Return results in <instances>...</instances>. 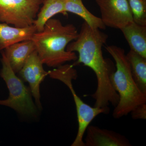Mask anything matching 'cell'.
Listing matches in <instances>:
<instances>
[{"label": "cell", "instance_id": "6da1fadb", "mask_svg": "<svg viewBox=\"0 0 146 146\" xmlns=\"http://www.w3.org/2000/svg\"><path fill=\"white\" fill-rule=\"evenodd\" d=\"M108 38L107 35L99 29H91L84 22L77 38L68 45L66 50L78 53L73 66L83 64L96 74L97 89L91 96L95 100L94 107L110 110L108 106L111 104L115 107L119 102V96L110 81L115 65L110 59L104 58L103 54L102 47Z\"/></svg>", "mask_w": 146, "mask_h": 146}, {"label": "cell", "instance_id": "7a4b0ae2", "mask_svg": "<svg viewBox=\"0 0 146 146\" xmlns=\"http://www.w3.org/2000/svg\"><path fill=\"white\" fill-rule=\"evenodd\" d=\"M78 32L73 24L64 25L58 19H50L42 31L35 33L32 38L36 51L43 64L57 68L77 59L75 52L66 50L68 45L76 40Z\"/></svg>", "mask_w": 146, "mask_h": 146}, {"label": "cell", "instance_id": "3957f363", "mask_svg": "<svg viewBox=\"0 0 146 146\" xmlns=\"http://www.w3.org/2000/svg\"><path fill=\"white\" fill-rule=\"evenodd\" d=\"M105 48L115 61L116 69L110 81L119 95V101L112 115L115 119H119L130 113L138 106L146 104V94L140 90L133 79L124 50L114 45Z\"/></svg>", "mask_w": 146, "mask_h": 146}, {"label": "cell", "instance_id": "277c9868", "mask_svg": "<svg viewBox=\"0 0 146 146\" xmlns=\"http://www.w3.org/2000/svg\"><path fill=\"white\" fill-rule=\"evenodd\" d=\"M74 67L72 64H63L49 71L48 75L51 78L62 82L71 91L75 104L78 124L76 136L71 146H85L83 139L87 127L98 115L108 114L110 111L104 108L91 107L78 96L72 83L78 77L77 72Z\"/></svg>", "mask_w": 146, "mask_h": 146}, {"label": "cell", "instance_id": "5b68a950", "mask_svg": "<svg viewBox=\"0 0 146 146\" xmlns=\"http://www.w3.org/2000/svg\"><path fill=\"white\" fill-rule=\"evenodd\" d=\"M1 52L2 68L0 76L5 81L9 94L7 99L0 100V105L11 108L21 115L34 117L37 114V107L33 101L30 89L16 75L3 52Z\"/></svg>", "mask_w": 146, "mask_h": 146}, {"label": "cell", "instance_id": "8992f818", "mask_svg": "<svg viewBox=\"0 0 146 146\" xmlns=\"http://www.w3.org/2000/svg\"><path fill=\"white\" fill-rule=\"evenodd\" d=\"M44 0H0V22L24 28L33 25Z\"/></svg>", "mask_w": 146, "mask_h": 146}, {"label": "cell", "instance_id": "52a82bcc", "mask_svg": "<svg viewBox=\"0 0 146 146\" xmlns=\"http://www.w3.org/2000/svg\"><path fill=\"white\" fill-rule=\"evenodd\" d=\"M106 27L121 29L133 21L127 0H96Z\"/></svg>", "mask_w": 146, "mask_h": 146}, {"label": "cell", "instance_id": "ba28073f", "mask_svg": "<svg viewBox=\"0 0 146 146\" xmlns=\"http://www.w3.org/2000/svg\"><path fill=\"white\" fill-rule=\"evenodd\" d=\"M43 64L35 50L30 55L18 73L21 79L29 84L32 95L34 97L35 104L39 109L42 107L40 101V84L48 76V72L44 70Z\"/></svg>", "mask_w": 146, "mask_h": 146}, {"label": "cell", "instance_id": "9c48e42d", "mask_svg": "<svg viewBox=\"0 0 146 146\" xmlns=\"http://www.w3.org/2000/svg\"><path fill=\"white\" fill-rule=\"evenodd\" d=\"M85 146H131L125 136L113 131L94 125L87 127Z\"/></svg>", "mask_w": 146, "mask_h": 146}, {"label": "cell", "instance_id": "30bf717a", "mask_svg": "<svg viewBox=\"0 0 146 146\" xmlns=\"http://www.w3.org/2000/svg\"><path fill=\"white\" fill-rule=\"evenodd\" d=\"M36 50L32 39L15 43L5 48L4 53L16 74L21 70L28 58Z\"/></svg>", "mask_w": 146, "mask_h": 146}, {"label": "cell", "instance_id": "8fae6325", "mask_svg": "<svg viewBox=\"0 0 146 146\" xmlns=\"http://www.w3.org/2000/svg\"><path fill=\"white\" fill-rule=\"evenodd\" d=\"M36 32L33 25L24 28L11 27L0 23V51L18 42L31 40Z\"/></svg>", "mask_w": 146, "mask_h": 146}, {"label": "cell", "instance_id": "7c38bea8", "mask_svg": "<svg viewBox=\"0 0 146 146\" xmlns=\"http://www.w3.org/2000/svg\"><path fill=\"white\" fill-rule=\"evenodd\" d=\"M120 30L131 50L146 58V26L132 21Z\"/></svg>", "mask_w": 146, "mask_h": 146}, {"label": "cell", "instance_id": "4fadbf2b", "mask_svg": "<svg viewBox=\"0 0 146 146\" xmlns=\"http://www.w3.org/2000/svg\"><path fill=\"white\" fill-rule=\"evenodd\" d=\"M66 0H44L42 8L39 9L33 25L36 32L42 31L45 24L50 19L59 13L66 15L65 9Z\"/></svg>", "mask_w": 146, "mask_h": 146}, {"label": "cell", "instance_id": "5bb4252c", "mask_svg": "<svg viewBox=\"0 0 146 146\" xmlns=\"http://www.w3.org/2000/svg\"><path fill=\"white\" fill-rule=\"evenodd\" d=\"M65 9L67 13H73L81 17L91 29L103 30L106 28L101 18L90 12L82 0H66Z\"/></svg>", "mask_w": 146, "mask_h": 146}, {"label": "cell", "instance_id": "9a60e30c", "mask_svg": "<svg viewBox=\"0 0 146 146\" xmlns=\"http://www.w3.org/2000/svg\"><path fill=\"white\" fill-rule=\"evenodd\" d=\"M126 55L134 81L140 90L146 94V58L131 50Z\"/></svg>", "mask_w": 146, "mask_h": 146}, {"label": "cell", "instance_id": "2e32d148", "mask_svg": "<svg viewBox=\"0 0 146 146\" xmlns=\"http://www.w3.org/2000/svg\"><path fill=\"white\" fill-rule=\"evenodd\" d=\"M133 14V21L146 26V0H127Z\"/></svg>", "mask_w": 146, "mask_h": 146}, {"label": "cell", "instance_id": "e0dca14e", "mask_svg": "<svg viewBox=\"0 0 146 146\" xmlns=\"http://www.w3.org/2000/svg\"><path fill=\"white\" fill-rule=\"evenodd\" d=\"M130 113L133 119H146V104L138 106Z\"/></svg>", "mask_w": 146, "mask_h": 146}]
</instances>
